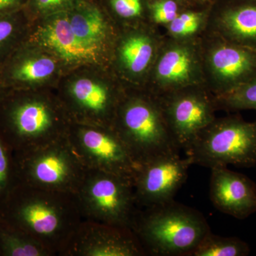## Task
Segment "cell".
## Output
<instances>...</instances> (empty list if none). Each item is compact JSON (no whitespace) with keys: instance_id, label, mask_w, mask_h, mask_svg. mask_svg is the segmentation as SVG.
I'll return each mask as SVG.
<instances>
[{"instance_id":"obj_22","label":"cell","mask_w":256,"mask_h":256,"mask_svg":"<svg viewBox=\"0 0 256 256\" xmlns=\"http://www.w3.org/2000/svg\"><path fill=\"white\" fill-rule=\"evenodd\" d=\"M99 3L118 28L150 23L146 0H104Z\"/></svg>"},{"instance_id":"obj_23","label":"cell","mask_w":256,"mask_h":256,"mask_svg":"<svg viewBox=\"0 0 256 256\" xmlns=\"http://www.w3.org/2000/svg\"><path fill=\"white\" fill-rule=\"evenodd\" d=\"M250 252V247L242 239L220 236L210 232L190 256H246Z\"/></svg>"},{"instance_id":"obj_4","label":"cell","mask_w":256,"mask_h":256,"mask_svg":"<svg viewBox=\"0 0 256 256\" xmlns=\"http://www.w3.org/2000/svg\"><path fill=\"white\" fill-rule=\"evenodd\" d=\"M126 88L109 67L87 65L64 74L54 90L72 122L112 128Z\"/></svg>"},{"instance_id":"obj_27","label":"cell","mask_w":256,"mask_h":256,"mask_svg":"<svg viewBox=\"0 0 256 256\" xmlns=\"http://www.w3.org/2000/svg\"><path fill=\"white\" fill-rule=\"evenodd\" d=\"M82 0H28L25 12L32 22L70 11Z\"/></svg>"},{"instance_id":"obj_29","label":"cell","mask_w":256,"mask_h":256,"mask_svg":"<svg viewBox=\"0 0 256 256\" xmlns=\"http://www.w3.org/2000/svg\"><path fill=\"white\" fill-rule=\"evenodd\" d=\"M28 0H0V15L11 14L24 10Z\"/></svg>"},{"instance_id":"obj_13","label":"cell","mask_w":256,"mask_h":256,"mask_svg":"<svg viewBox=\"0 0 256 256\" xmlns=\"http://www.w3.org/2000/svg\"><path fill=\"white\" fill-rule=\"evenodd\" d=\"M161 44L150 23L120 28L110 68L126 88H144Z\"/></svg>"},{"instance_id":"obj_7","label":"cell","mask_w":256,"mask_h":256,"mask_svg":"<svg viewBox=\"0 0 256 256\" xmlns=\"http://www.w3.org/2000/svg\"><path fill=\"white\" fill-rule=\"evenodd\" d=\"M13 156L18 183L52 191L76 194L87 171L67 137Z\"/></svg>"},{"instance_id":"obj_25","label":"cell","mask_w":256,"mask_h":256,"mask_svg":"<svg viewBox=\"0 0 256 256\" xmlns=\"http://www.w3.org/2000/svg\"><path fill=\"white\" fill-rule=\"evenodd\" d=\"M206 22L204 12L196 11L180 12L166 25L170 37L178 40L194 38L200 33Z\"/></svg>"},{"instance_id":"obj_24","label":"cell","mask_w":256,"mask_h":256,"mask_svg":"<svg viewBox=\"0 0 256 256\" xmlns=\"http://www.w3.org/2000/svg\"><path fill=\"white\" fill-rule=\"evenodd\" d=\"M216 110H256V77L234 89L218 96H214Z\"/></svg>"},{"instance_id":"obj_16","label":"cell","mask_w":256,"mask_h":256,"mask_svg":"<svg viewBox=\"0 0 256 256\" xmlns=\"http://www.w3.org/2000/svg\"><path fill=\"white\" fill-rule=\"evenodd\" d=\"M28 40L55 55L63 64L65 73L82 66L109 67L74 34L67 12L32 22Z\"/></svg>"},{"instance_id":"obj_9","label":"cell","mask_w":256,"mask_h":256,"mask_svg":"<svg viewBox=\"0 0 256 256\" xmlns=\"http://www.w3.org/2000/svg\"><path fill=\"white\" fill-rule=\"evenodd\" d=\"M196 86H204L202 42L195 38L162 42L143 89L160 96Z\"/></svg>"},{"instance_id":"obj_17","label":"cell","mask_w":256,"mask_h":256,"mask_svg":"<svg viewBox=\"0 0 256 256\" xmlns=\"http://www.w3.org/2000/svg\"><path fill=\"white\" fill-rule=\"evenodd\" d=\"M144 249L130 228L82 220L60 256H142Z\"/></svg>"},{"instance_id":"obj_21","label":"cell","mask_w":256,"mask_h":256,"mask_svg":"<svg viewBox=\"0 0 256 256\" xmlns=\"http://www.w3.org/2000/svg\"><path fill=\"white\" fill-rule=\"evenodd\" d=\"M32 22L24 10L0 15V66L28 40Z\"/></svg>"},{"instance_id":"obj_8","label":"cell","mask_w":256,"mask_h":256,"mask_svg":"<svg viewBox=\"0 0 256 256\" xmlns=\"http://www.w3.org/2000/svg\"><path fill=\"white\" fill-rule=\"evenodd\" d=\"M76 196L84 220L124 228H132L140 208L132 178L99 170L87 169Z\"/></svg>"},{"instance_id":"obj_3","label":"cell","mask_w":256,"mask_h":256,"mask_svg":"<svg viewBox=\"0 0 256 256\" xmlns=\"http://www.w3.org/2000/svg\"><path fill=\"white\" fill-rule=\"evenodd\" d=\"M132 230L146 255L191 256L210 232L201 212L172 201L138 210Z\"/></svg>"},{"instance_id":"obj_5","label":"cell","mask_w":256,"mask_h":256,"mask_svg":"<svg viewBox=\"0 0 256 256\" xmlns=\"http://www.w3.org/2000/svg\"><path fill=\"white\" fill-rule=\"evenodd\" d=\"M112 128L138 166L180 150L158 99L143 88H126Z\"/></svg>"},{"instance_id":"obj_15","label":"cell","mask_w":256,"mask_h":256,"mask_svg":"<svg viewBox=\"0 0 256 256\" xmlns=\"http://www.w3.org/2000/svg\"><path fill=\"white\" fill-rule=\"evenodd\" d=\"M192 164L191 158H182L180 152H176L138 165L133 178L138 207L148 208L174 200Z\"/></svg>"},{"instance_id":"obj_2","label":"cell","mask_w":256,"mask_h":256,"mask_svg":"<svg viewBox=\"0 0 256 256\" xmlns=\"http://www.w3.org/2000/svg\"><path fill=\"white\" fill-rule=\"evenodd\" d=\"M72 122L54 88L9 90L0 100V137L13 153L66 138Z\"/></svg>"},{"instance_id":"obj_20","label":"cell","mask_w":256,"mask_h":256,"mask_svg":"<svg viewBox=\"0 0 256 256\" xmlns=\"http://www.w3.org/2000/svg\"><path fill=\"white\" fill-rule=\"evenodd\" d=\"M42 242L0 218V256H54Z\"/></svg>"},{"instance_id":"obj_28","label":"cell","mask_w":256,"mask_h":256,"mask_svg":"<svg viewBox=\"0 0 256 256\" xmlns=\"http://www.w3.org/2000/svg\"><path fill=\"white\" fill-rule=\"evenodd\" d=\"M148 9L151 24L166 26L180 12L176 0H153L148 2Z\"/></svg>"},{"instance_id":"obj_10","label":"cell","mask_w":256,"mask_h":256,"mask_svg":"<svg viewBox=\"0 0 256 256\" xmlns=\"http://www.w3.org/2000/svg\"><path fill=\"white\" fill-rule=\"evenodd\" d=\"M67 139L86 169L133 180L138 164L112 128L72 122Z\"/></svg>"},{"instance_id":"obj_11","label":"cell","mask_w":256,"mask_h":256,"mask_svg":"<svg viewBox=\"0 0 256 256\" xmlns=\"http://www.w3.org/2000/svg\"><path fill=\"white\" fill-rule=\"evenodd\" d=\"M202 43L204 86L214 96L224 95L256 77V50L216 35Z\"/></svg>"},{"instance_id":"obj_6","label":"cell","mask_w":256,"mask_h":256,"mask_svg":"<svg viewBox=\"0 0 256 256\" xmlns=\"http://www.w3.org/2000/svg\"><path fill=\"white\" fill-rule=\"evenodd\" d=\"M193 164L212 169L228 165L250 168L256 165V121L238 116L216 118L184 150Z\"/></svg>"},{"instance_id":"obj_14","label":"cell","mask_w":256,"mask_h":256,"mask_svg":"<svg viewBox=\"0 0 256 256\" xmlns=\"http://www.w3.org/2000/svg\"><path fill=\"white\" fill-rule=\"evenodd\" d=\"M64 74L55 55L28 38L0 66L2 80L10 90L54 89Z\"/></svg>"},{"instance_id":"obj_30","label":"cell","mask_w":256,"mask_h":256,"mask_svg":"<svg viewBox=\"0 0 256 256\" xmlns=\"http://www.w3.org/2000/svg\"><path fill=\"white\" fill-rule=\"evenodd\" d=\"M9 90L10 89H8L4 86L2 80L1 76H0V100H1L2 98Z\"/></svg>"},{"instance_id":"obj_18","label":"cell","mask_w":256,"mask_h":256,"mask_svg":"<svg viewBox=\"0 0 256 256\" xmlns=\"http://www.w3.org/2000/svg\"><path fill=\"white\" fill-rule=\"evenodd\" d=\"M210 200L216 210L244 220L256 212V184L242 173L216 166L210 169Z\"/></svg>"},{"instance_id":"obj_12","label":"cell","mask_w":256,"mask_h":256,"mask_svg":"<svg viewBox=\"0 0 256 256\" xmlns=\"http://www.w3.org/2000/svg\"><path fill=\"white\" fill-rule=\"evenodd\" d=\"M154 97L180 150H184L216 118L214 98L204 86L186 88Z\"/></svg>"},{"instance_id":"obj_26","label":"cell","mask_w":256,"mask_h":256,"mask_svg":"<svg viewBox=\"0 0 256 256\" xmlns=\"http://www.w3.org/2000/svg\"><path fill=\"white\" fill-rule=\"evenodd\" d=\"M16 184L13 152L0 137V210Z\"/></svg>"},{"instance_id":"obj_31","label":"cell","mask_w":256,"mask_h":256,"mask_svg":"<svg viewBox=\"0 0 256 256\" xmlns=\"http://www.w3.org/2000/svg\"><path fill=\"white\" fill-rule=\"evenodd\" d=\"M201 1H202V2H206V1H208V0H201Z\"/></svg>"},{"instance_id":"obj_1","label":"cell","mask_w":256,"mask_h":256,"mask_svg":"<svg viewBox=\"0 0 256 256\" xmlns=\"http://www.w3.org/2000/svg\"><path fill=\"white\" fill-rule=\"evenodd\" d=\"M0 218L60 256L84 218L74 194L18 183L0 210Z\"/></svg>"},{"instance_id":"obj_19","label":"cell","mask_w":256,"mask_h":256,"mask_svg":"<svg viewBox=\"0 0 256 256\" xmlns=\"http://www.w3.org/2000/svg\"><path fill=\"white\" fill-rule=\"evenodd\" d=\"M214 24L218 36L256 50V0H234L220 10Z\"/></svg>"}]
</instances>
